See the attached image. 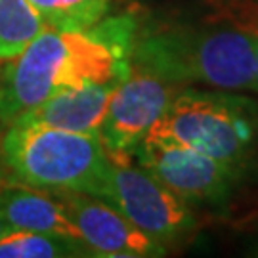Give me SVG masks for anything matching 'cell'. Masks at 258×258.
<instances>
[{
  "mask_svg": "<svg viewBox=\"0 0 258 258\" xmlns=\"http://www.w3.org/2000/svg\"><path fill=\"white\" fill-rule=\"evenodd\" d=\"M128 67L178 86L197 83L220 90H254L256 86L250 40L211 21L199 27L163 25L136 31Z\"/></svg>",
  "mask_w": 258,
  "mask_h": 258,
  "instance_id": "cell-1",
  "label": "cell"
},
{
  "mask_svg": "<svg viewBox=\"0 0 258 258\" xmlns=\"http://www.w3.org/2000/svg\"><path fill=\"white\" fill-rule=\"evenodd\" d=\"M128 73V55L113 46L96 27L88 31L46 29L4 69L6 124L57 92L83 84L119 83Z\"/></svg>",
  "mask_w": 258,
  "mask_h": 258,
  "instance_id": "cell-2",
  "label": "cell"
},
{
  "mask_svg": "<svg viewBox=\"0 0 258 258\" xmlns=\"http://www.w3.org/2000/svg\"><path fill=\"white\" fill-rule=\"evenodd\" d=\"M0 155L19 184L52 194L100 197L111 166L100 136L23 122L8 124Z\"/></svg>",
  "mask_w": 258,
  "mask_h": 258,
  "instance_id": "cell-3",
  "label": "cell"
},
{
  "mask_svg": "<svg viewBox=\"0 0 258 258\" xmlns=\"http://www.w3.org/2000/svg\"><path fill=\"white\" fill-rule=\"evenodd\" d=\"M149 132L185 144L239 174L258 146V107L220 88H182Z\"/></svg>",
  "mask_w": 258,
  "mask_h": 258,
  "instance_id": "cell-4",
  "label": "cell"
},
{
  "mask_svg": "<svg viewBox=\"0 0 258 258\" xmlns=\"http://www.w3.org/2000/svg\"><path fill=\"white\" fill-rule=\"evenodd\" d=\"M100 199L163 245L180 239L195 226L189 205L140 165L111 161Z\"/></svg>",
  "mask_w": 258,
  "mask_h": 258,
  "instance_id": "cell-5",
  "label": "cell"
},
{
  "mask_svg": "<svg viewBox=\"0 0 258 258\" xmlns=\"http://www.w3.org/2000/svg\"><path fill=\"white\" fill-rule=\"evenodd\" d=\"M182 88L144 71H130L115 86L100 126V140L113 163H130Z\"/></svg>",
  "mask_w": 258,
  "mask_h": 258,
  "instance_id": "cell-6",
  "label": "cell"
},
{
  "mask_svg": "<svg viewBox=\"0 0 258 258\" xmlns=\"http://www.w3.org/2000/svg\"><path fill=\"white\" fill-rule=\"evenodd\" d=\"M134 157L185 203H224L237 178L220 161L155 132L146 134Z\"/></svg>",
  "mask_w": 258,
  "mask_h": 258,
  "instance_id": "cell-7",
  "label": "cell"
},
{
  "mask_svg": "<svg viewBox=\"0 0 258 258\" xmlns=\"http://www.w3.org/2000/svg\"><path fill=\"white\" fill-rule=\"evenodd\" d=\"M54 195L61 201L92 256L157 258L166 254L163 243L144 233L100 197L77 191H54Z\"/></svg>",
  "mask_w": 258,
  "mask_h": 258,
  "instance_id": "cell-8",
  "label": "cell"
},
{
  "mask_svg": "<svg viewBox=\"0 0 258 258\" xmlns=\"http://www.w3.org/2000/svg\"><path fill=\"white\" fill-rule=\"evenodd\" d=\"M119 83L83 84L77 88L57 92L46 98L44 102L16 115L10 122L40 124L48 128L100 136V126L107 111V103Z\"/></svg>",
  "mask_w": 258,
  "mask_h": 258,
  "instance_id": "cell-9",
  "label": "cell"
},
{
  "mask_svg": "<svg viewBox=\"0 0 258 258\" xmlns=\"http://www.w3.org/2000/svg\"><path fill=\"white\" fill-rule=\"evenodd\" d=\"M0 205L10 230H29L79 239V230L55 195L25 184H0Z\"/></svg>",
  "mask_w": 258,
  "mask_h": 258,
  "instance_id": "cell-10",
  "label": "cell"
},
{
  "mask_svg": "<svg viewBox=\"0 0 258 258\" xmlns=\"http://www.w3.org/2000/svg\"><path fill=\"white\" fill-rule=\"evenodd\" d=\"M46 29L44 18L29 0H0V61L18 57Z\"/></svg>",
  "mask_w": 258,
  "mask_h": 258,
  "instance_id": "cell-11",
  "label": "cell"
},
{
  "mask_svg": "<svg viewBox=\"0 0 258 258\" xmlns=\"http://www.w3.org/2000/svg\"><path fill=\"white\" fill-rule=\"evenodd\" d=\"M92 256L79 239L29 230H8L0 237V258H69Z\"/></svg>",
  "mask_w": 258,
  "mask_h": 258,
  "instance_id": "cell-12",
  "label": "cell"
},
{
  "mask_svg": "<svg viewBox=\"0 0 258 258\" xmlns=\"http://www.w3.org/2000/svg\"><path fill=\"white\" fill-rule=\"evenodd\" d=\"M44 18L50 29L88 31L98 25L107 10L109 0H29Z\"/></svg>",
  "mask_w": 258,
  "mask_h": 258,
  "instance_id": "cell-13",
  "label": "cell"
},
{
  "mask_svg": "<svg viewBox=\"0 0 258 258\" xmlns=\"http://www.w3.org/2000/svg\"><path fill=\"white\" fill-rule=\"evenodd\" d=\"M203 4L207 21L233 29L250 40L256 59L254 92H258V0H203Z\"/></svg>",
  "mask_w": 258,
  "mask_h": 258,
  "instance_id": "cell-14",
  "label": "cell"
},
{
  "mask_svg": "<svg viewBox=\"0 0 258 258\" xmlns=\"http://www.w3.org/2000/svg\"><path fill=\"white\" fill-rule=\"evenodd\" d=\"M8 119V107H6V92H4V84L0 81V124H6Z\"/></svg>",
  "mask_w": 258,
  "mask_h": 258,
  "instance_id": "cell-15",
  "label": "cell"
},
{
  "mask_svg": "<svg viewBox=\"0 0 258 258\" xmlns=\"http://www.w3.org/2000/svg\"><path fill=\"white\" fill-rule=\"evenodd\" d=\"M8 224H6V220H4V214H2V205H0V237L4 235V231H8Z\"/></svg>",
  "mask_w": 258,
  "mask_h": 258,
  "instance_id": "cell-16",
  "label": "cell"
}]
</instances>
